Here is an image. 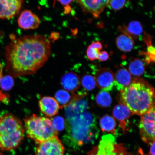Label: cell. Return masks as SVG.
Returning a JSON list of instances; mask_svg holds the SVG:
<instances>
[{
	"instance_id": "obj_32",
	"label": "cell",
	"mask_w": 155,
	"mask_h": 155,
	"mask_svg": "<svg viewBox=\"0 0 155 155\" xmlns=\"http://www.w3.org/2000/svg\"><path fill=\"white\" fill-rule=\"evenodd\" d=\"M0 149H1V148H0Z\"/></svg>"
},
{
	"instance_id": "obj_29",
	"label": "cell",
	"mask_w": 155,
	"mask_h": 155,
	"mask_svg": "<svg viewBox=\"0 0 155 155\" xmlns=\"http://www.w3.org/2000/svg\"><path fill=\"white\" fill-rule=\"evenodd\" d=\"M150 149V155H155V141L153 142L151 145Z\"/></svg>"
},
{
	"instance_id": "obj_23",
	"label": "cell",
	"mask_w": 155,
	"mask_h": 155,
	"mask_svg": "<svg viewBox=\"0 0 155 155\" xmlns=\"http://www.w3.org/2000/svg\"><path fill=\"white\" fill-rule=\"evenodd\" d=\"M102 48V45L100 41L92 42L89 45L87 50V55L89 59L91 61L97 59L99 54Z\"/></svg>"
},
{
	"instance_id": "obj_12",
	"label": "cell",
	"mask_w": 155,
	"mask_h": 155,
	"mask_svg": "<svg viewBox=\"0 0 155 155\" xmlns=\"http://www.w3.org/2000/svg\"><path fill=\"white\" fill-rule=\"evenodd\" d=\"M40 111L44 115L52 117L58 113L60 109L59 104L55 98L51 97L45 96L39 101Z\"/></svg>"
},
{
	"instance_id": "obj_3",
	"label": "cell",
	"mask_w": 155,
	"mask_h": 155,
	"mask_svg": "<svg viewBox=\"0 0 155 155\" xmlns=\"http://www.w3.org/2000/svg\"><path fill=\"white\" fill-rule=\"evenodd\" d=\"M121 99L133 114L142 116L155 107V89L144 79L136 78L121 91Z\"/></svg>"
},
{
	"instance_id": "obj_27",
	"label": "cell",
	"mask_w": 155,
	"mask_h": 155,
	"mask_svg": "<svg viewBox=\"0 0 155 155\" xmlns=\"http://www.w3.org/2000/svg\"><path fill=\"white\" fill-rule=\"evenodd\" d=\"M127 0H110L108 6L114 10L119 11L125 7Z\"/></svg>"
},
{
	"instance_id": "obj_30",
	"label": "cell",
	"mask_w": 155,
	"mask_h": 155,
	"mask_svg": "<svg viewBox=\"0 0 155 155\" xmlns=\"http://www.w3.org/2000/svg\"><path fill=\"white\" fill-rule=\"evenodd\" d=\"M58 1H59L62 5L67 6L70 4L74 0H58Z\"/></svg>"
},
{
	"instance_id": "obj_8",
	"label": "cell",
	"mask_w": 155,
	"mask_h": 155,
	"mask_svg": "<svg viewBox=\"0 0 155 155\" xmlns=\"http://www.w3.org/2000/svg\"><path fill=\"white\" fill-rule=\"evenodd\" d=\"M23 0H0V19H10L18 14Z\"/></svg>"
},
{
	"instance_id": "obj_13",
	"label": "cell",
	"mask_w": 155,
	"mask_h": 155,
	"mask_svg": "<svg viewBox=\"0 0 155 155\" xmlns=\"http://www.w3.org/2000/svg\"><path fill=\"white\" fill-rule=\"evenodd\" d=\"M80 84V78L74 72H67L61 77V86L64 90L69 92L74 93L76 92Z\"/></svg>"
},
{
	"instance_id": "obj_24",
	"label": "cell",
	"mask_w": 155,
	"mask_h": 155,
	"mask_svg": "<svg viewBox=\"0 0 155 155\" xmlns=\"http://www.w3.org/2000/svg\"><path fill=\"white\" fill-rule=\"evenodd\" d=\"M81 83L83 88L88 91L94 90L96 86L95 79L91 75H84L82 78Z\"/></svg>"
},
{
	"instance_id": "obj_9",
	"label": "cell",
	"mask_w": 155,
	"mask_h": 155,
	"mask_svg": "<svg viewBox=\"0 0 155 155\" xmlns=\"http://www.w3.org/2000/svg\"><path fill=\"white\" fill-rule=\"evenodd\" d=\"M110 0H77L85 12L92 14L95 18L100 15L108 5Z\"/></svg>"
},
{
	"instance_id": "obj_14",
	"label": "cell",
	"mask_w": 155,
	"mask_h": 155,
	"mask_svg": "<svg viewBox=\"0 0 155 155\" xmlns=\"http://www.w3.org/2000/svg\"><path fill=\"white\" fill-rule=\"evenodd\" d=\"M131 74L124 68H120L116 71L114 78V85L117 90L123 91L132 82Z\"/></svg>"
},
{
	"instance_id": "obj_17",
	"label": "cell",
	"mask_w": 155,
	"mask_h": 155,
	"mask_svg": "<svg viewBox=\"0 0 155 155\" xmlns=\"http://www.w3.org/2000/svg\"><path fill=\"white\" fill-rule=\"evenodd\" d=\"M119 30L123 34L128 35L133 38L136 39L142 34L143 28L142 25L139 21H133L127 26L123 25L119 27Z\"/></svg>"
},
{
	"instance_id": "obj_31",
	"label": "cell",
	"mask_w": 155,
	"mask_h": 155,
	"mask_svg": "<svg viewBox=\"0 0 155 155\" xmlns=\"http://www.w3.org/2000/svg\"><path fill=\"white\" fill-rule=\"evenodd\" d=\"M3 66L0 62V80L2 77Z\"/></svg>"
},
{
	"instance_id": "obj_33",
	"label": "cell",
	"mask_w": 155,
	"mask_h": 155,
	"mask_svg": "<svg viewBox=\"0 0 155 155\" xmlns=\"http://www.w3.org/2000/svg\"></svg>"
},
{
	"instance_id": "obj_2",
	"label": "cell",
	"mask_w": 155,
	"mask_h": 155,
	"mask_svg": "<svg viewBox=\"0 0 155 155\" xmlns=\"http://www.w3.org/2000/svg\"><path fill=\"white\" fill-rule=\"evenodd\" d=\"M83 97L65 107L66 133L63 137L64 142L75 150L94 143L99 133L96 118L88 111V103Z\"/></svg>"
},
{
	"instance_id": "obj_22",
	"label": "cell",
	"mask_w": 155,
	"mask_h": 155,
	"mask_svg": "<svg viewBox=\"0 0 155 155\" xmlns=\"http://www.w3.org/2000/svg\"><path fill=\"white\" fill-rule=\"evenodd\" d=\"M95 100L97 104L102 108L109 107L112 102V97L109 93L103 90L97 95Z\"/></svg>"
},
{
	"instance_id": "obj_4",
	"label": "cell",
	"mask_w": 155,
	"mask_h": 155,
	"mask_svg": "<svg viewBox=\"0 0 155 155\" xmlns=\"http://www.w3.org/2000/svg\"><path fill=\"white\" fill-rule=\"evenodd\" d=\"M22 122L13 114L5 113L0 117V148L9 150L16 148L24 138Z\"/></svg>"
},
{
	"instance_id": "obj_21",
	"label": "cell",
	"mask_w": 155,
	"mask_h": 155,
	"mask_svg": "<svg viewBox=\"0 0 155 155\" xmlns=\"http://www.w3.org/2000/svg\"><path fill=\"white\" fill-rule=\"evenodd\" d=\"M129 68L131 74L135 77H140L144 73V62L140 58H134L130 62Z\"/></svg>"
},
{
	"instance_id": "obj_6",
	"label": "cell",
	"mask_w": 155,
	"mask_h": 155,
	"mask_svg": "<svg viewBox=\"0 0 155 155\" xmlns=\"http://www.w3.org/2000/svg\"><path fill=\"white\" fill-rule=\"evenodd\" d=\"M139 129L144 143L150 145L155 141V107L141 116Z\"/></svg>"
},
{
	"instance_id": "obj_11",
	"label": "cell",
	"mask_w": 155,
	"mask_h": 155,
	"mask_svg": "<svg viewBox=\"0 0 155 155\" xmlns=\"http://www.w3.org/2000/svg\"><path fill=\"white\" fill-rule=\"evenodd\" d=\"M19 26L24 30L37 28L40 24V20L37 15L29 10H25L21 13L18 20Z\"/></svg>"
},
{
	"instance_id": "obj_20",
	"label": "cell",
	"mask_w": 155,
	"mask_h": 155,
	"mask_svg": "<svg viewBox=\"0 0 155 155\" xmlns=\"http://www.w3.org/2000/svg\"><path fill=\"white\" fill-rule=\"evenodd\" d=\"M100 125L103 132H107L116 134V123L113 117L108 115L103 116L100 119Z\"/></svg>"
},
{
	"instance_id": "obj_28",
	"label": "cell",
	"mask_w": 155,
	"mask_h": 155,
	"mask_svg": "<svg viewBox=\"0 0 155 155\" xmlns=\"http://www.w3.org/2000/svg\"><path fill=\"white\" fill-rule=\"evenodd\" d=\"M109 54L106 51H101L98 56V59L101 61H106L109 59Z\"/></svg>"
},
{
	"instance_id": "obj_5",
	"label": "cell",
	"mask_w": 155,
	"mask_h": 155,
	"mask_svg": "<svg viewBox=\"0 0 155 155\" xmlns=\"http://www.w3.org/2000/svg\"><path fill=\"white\" fill-rule=\"evenodd\" d=\"M24 123L27 136L37 144L58 134L51 120L47 118L33 115L25 119Z\"/></svg>"
},
{
	"instance_id": "obj_1",
	"label": "cell",
	"mask_w": 155,
	"mask_h": 155,
	"mask_svg": "<svg viewBox=\"0 0 155 155\" xmlns=\"http://www.w3.org/2000/svg\"><path fill=\"white\" fill-rule=\"evenodd\" d=\"M11 38L6 59L8 69L14 76L34 74L48 61L51 45L45 37L38 35Z\"/></svg>"
},
{
	"instance_id": "obj_16",
	"label": "cell",
	"mask_w": 155,
	"mask_h": 155,
	"mask_svg": "<svg viewBox=\"0 0 155 155\" xmlns=\"http://www.w3.org/2000/svg\"><path fill=\"white\" fill-rule=\"evenodd\" d=\"M86 95V93L84 92L72 95L66 91L61 90L56 93L55 99L59 104L60 108H63L77 99L84 97Z\"/></svg>"
},
{
	"instance_id": "obj_19",
	"label": "cell",
	"mask_w": 155,
	"mask_h": 155,
	"mask_svg": "<svg viewBox=\"0 0 155 155\" xmlns=\"http://www.w3.org/2000/svg\"><path fill=\"white\" fill-rule=\"evenodd\" d=\"M152 37L150 35L144 32V41L147 48L146 51L141 52V55L145 57V61L147 64L155 62V47L152 45Z\"/></svg>"
},
{
	"instance_id": "obj_10",
	"label": "cell",
	"mask_w": 155,
	"mask_h": 155,
	"mask_svg": "<svg viewBox=\"0 0 155 155\" xmlns=\"http://www.w3.org/2000/svg\"><path fill=\"white\" fill-rule=\"evenodd\" d=\"M96 86L103 91H109L114 86V76L112 71L107 68H102L97 71L95 76Z\"/></svg>"
},
{
	"instance_id": "obj_7",
	"label": "cell",
	"mask_w": 155,
	"mask_h": 155,
	"mask_svg": "<svg viewBox=\"0 0 155 155\" xmlns=\"http://www.w3.org/2000/svg\"><path fill=\"white\" fill-rule=\"evenodd\" d=\"M36 155H64L65 149L58 136L38 144Z\"/></svg>"
},
{
	"instance_id": "obj_25",
	"label": "cell",
	"mask_w": 155,
	"mask_h": 155,
	"mask_svg": "<svg viewBox=\"0 0 155 155\" xmlns=\"http://www.w3.org/2000/svg\"><path fill=\"white\" fill-rule=\"evenodd\" d=\"M54 128L59 132L63 131L66 127V120L62 116H57L51 119Z\"/></svg>"
},
{
	"instance_id": "obj_18",
	"label": "cell",
	"mask_w": 155,
	"mask_h": 155,
	"mask_svg": "<svg viewBox=\"0 0 155 155\" xmlns=\"http://www.w3.org/2000/svg\"><path fill=\"white\" fill-rule=\"evenodd\" d=\"M115 42L118 49L125 53L131 51L134 45L133 38L124 34L120 35L116 38Z\"/></svg>"
},
{
	"instance_id": "obj_15",
	"label": "cell",
	"mask_w": 155,
	"mask_h": 155,
	"mask_svg": "<svg viewBox=\"0 0 155 155\" xmlns=\"http://www.w3.org/2000/svg\"><path fill=\"white\" fill-rule=\"evenodd\" d=\"M113 115L115 119L120 122V127L124 133L126 130L127 122L132 114L128 107L123 104H118L114 108Z\"/></svg>"
},
{
	"instance_id": "obj_26",
	"label": "cell",
	"mask_w": 155,
	"mask_h": 155,
	"mask_svg": "<svg viewBox=\"0 0 155 155\" xmlns=\"http://www.w3.org/2000/svg\"><path fill=\"white\" fill-rule=\"evenodd\" d=\"M14 85V81L11 77L5 76L2 77L0 80V87L5 91H8L12 88Z\"/></svg>"
}]
</instances>
